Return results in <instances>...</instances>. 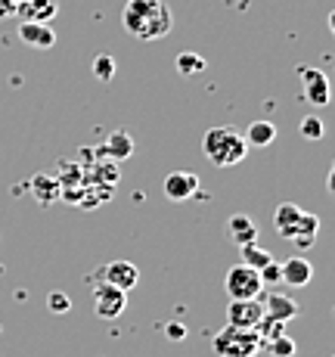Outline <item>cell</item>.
Wrapping results in <instances>:
<instances>
[{
  "label": "cell",
  "mask_w": 335,
  "mask_h": 357,
  "mask_svg": "<svg viewBox=\"0 0 335 357\" xmlns=\"http://www.w3.org/2000/svg\"><path fill=\"white\" fill-rule=\"evenodd\" d=\"M19 40H22V44H29V47H34V50H50V47L56 44V31H53L47 22L25 19V22L19 25Z\"/></svg>",
  "instance_id": "30bf717a"
},
{
  "label": "cell",
  "mask_w": 335,
  "mask_h": 357,
  "mask_svg": "<svg viewBox=\"0 0 335 357\" xmlns=\"http://www.w3.org/2000/svg\"><path fill=\"white\" fill-rule=\"evenodd\" d=\"M22 13L34 22H47V19L56 13V6H53V0H29V3L22 6Z\"/></svg>",
  "instance_id": "d6986e66"
},
{
  "label": "cell",
  "mask_w": 335,
  "mask_h": 357,
  "mask_svg": "<svg viewBox=\"0 0 335 357\" xmlns=\"http://www.w3.org/2000/svg\"><path fill=\"white\" fill-rule=\"evenodd\" d=\"M242 249V264H249V267H255V271H261L264 264H270L273 255L267 249H261L258 243H249V245H239Z\"/></svg>",
  "instance_id": "ac0fdd59"
},
{
  "label": "cell",
  "mask_w": 335,
  "mask_h": 357,
  "mask_svg": "<svg viewBox=\"0 0 335 357\" xmlns=\"http://www.w3.org/2000/svg\"><path fill=\"white\" fill-rule=\"evenodd\" d=\"M264 348H267V351H270L273 357H295V351H298L295 339H289V335H279V339L267 342Z\"/></svg>",
  "instance_id": "7402d4cb"
},
{
  "label": "cell",
  "mask_w": 335,
  "mask_h": 357,
  "mask_svg": "<svg viewBox=\"0 0 335 357\" xmlns=\"http://www.w3.org/2000/svg\"><path fill=\"white\" fill-rule=\"evenodd\" d=\"M93 72H97L100 81H112V75H115V59L106 56V53H100V56L93 59Z\"/></svg>",
  "instance_id": "603a6c76"
},
{
  "label": "cell",
  "mask_w": 335,
  "mask_h": 357,
  "mask_svg": "<svg viewBox=\"0 0 335 357\" xmlns=\"http://www.w3.org/2000/svg\"><path fill=\"white\" fill-rule=\"evenodd\" d=\"M313 280V264L302 255L295 258H286L283 261V283L292 286V289H302V286H307Z\"/></svg>",
  "instance_id": "8fae6325"
},
{
  "label": "cell",
  "mask_w": 335,
  "mask_h": 357,
  "mask_svg": "<svg viewBox=\"0 0 335 357\" xmlns=\"http://www.w3.org/2000/svg\"><path fill=\"white\" fill-rule=\"evenodd\" d=\"M224 289H227L230 298H258L264 289V283H261V273L255 271V267H249V264H233L227 271V280H224Z\"/></svg>",
  "instance_id": "277c9868"
},
{
  "label": "cell",
  "mask_w": 335,
  "mask_h": 357,
  "mask_svg": "<svg viewBox=\"0 0 335 357\" xmlns=\"http://www.w3.org/2000/svg\"><path fill=\"white\" fill-rule=\"evenodd\" d=\"M121 25L137 40H159L174 29V16H171L165 0H127L125 13H121Z\"/></svg>",
  "instance_id": "6da1fadb"
},
{
  "label": "cell",
  "mask_w": 335,
  "mask_h": 357,
  "mask_svg": "<svg viewBox=\"0 0 335 357\" xmlns=\"http://www.w3.org/2000/svg\"><path fill=\"white\" fill-rule=\"evenodd\" d=\"M227 230H230V236H233L236 245L258 243V227H255V221H251L249 215H233L230 218V224H227Z\"/></svg>",
  "instance_id": "e0dca14e"
},
{
  "label": "cell",
  "mask_w": 335,
  "mask_h": 357,
  "mask_svg": "<svg viewBox=\"0 0 335 357\" xmlns=\"http://www.w3.org/2000/svg\"><path fill=\"white\" fill-rule=\"evenodd\" d=\"M199 193V174L193 171H171L165 177V196L171 202H187Z\"/></svg>",
  "instance_id": "ba28073f"
},
{
  "label": "cell",
  "mask_w": 335,
  "mask_h": 357,
  "mask_svg": "<svg viewBox=\"0 0 335 357\" xmlns=\"http://www.w3.org/2000/svg\"><path fill=\"white\" fill-rule=\"evenodd\" d=\"M298 134H302L304 140H323V134H326L323 119H320V115H307V119H302V125H298Z\"/></svg>",
  "instance_id": "44dd1931"
},
{
  "label": "cell",
  "mask_w": 335,
  "mask_h": 357,
  "mask_svg": "<svg viewBox=\"0 0 335 357\" xmlns=\"http://www.w3.org/2000/svg\"><path fill=\"white\" fill-rule=\"evenodd\" d=\"M261 305H264V314H267V317H276V320H283V324L295 320L298 311H302L295 298H289V295H279V292H270L267 298L261 301Z\"/></svg>",
  "instance_id": "7c38bea8"
},
{
  "label": "cell",
  "mask_w": 335,
  "mask_h": 357,
  "mask_svg": "<svg viewBox=\"0 0 335 357\" xmlns=\"http://www.w3.org/2000/svg\"><path fill=\"white\" fill-rule=\"evenodd\" d=\"M249 146H255V149H264V146H270L273 140H276V125L267 119H255L249 125V130H245V137H242Z\"/></svg>",
  "instance_id": "5bb4252c"
},
{
  "label": "cell",
  "mask_w": 335,
  "mask_h": 357,
  "mask_svg": "<svg viewBox=\"0 0 335 357\" xmlns=\"http://www.w3.org/2000/svg\"><path fill=\"white\" fill-rule=\"evenodd\" d=\"M304 211L298 208L295 202H283L276 208V215H273V227H276V233L283 239H289L292 236V230H295V224H298V218H302Z\"/></svg>",
  "instance_id": "2e32d148"
},
{
  "label": "cell",
  "mask_w": 335,
  "mask_h": 357,
  "mask_svg": "<svg viewBox=\"0 0 335 357\" xmlns=\"http://www.w3.org/2000/svg\"><path fill=\"white\" fill-rule=\"evenodd\" d=\"M202 149L217 168H233L249 155V143L242 140V134L233 128H211L202 137Z\"/></svg>",
  "instance_id": "7a4b0ae2"
},
{
  "label": "cell",
  "mask_w": 335,
  "mask_h": 357,
  "mask_svg": "<svg viewBox=\"0 0 335 357\" xmlns=\"http://www.w3.org/2000/svg\"><path fill=\"white\" fill-rule=\"evenodd\" d=\"M93 295H97V301H93V307H97V317H102V320L121 317V311H125V305H127V292H121V289H115V286L100 283V280H97V286H93Z\"/></svg>",
  "instance_id": "8992f818"
},
{
  "label": "cell",
  "mask_w": 335,
  "mask_h": 357,
  "mask_svg": "<svg viewBox=\"0 0 335 357\" xmlns=\"http://www.w3.org/2000/svg\"><path fill=\"white\" fill-rule=\"evenodd\" d=\"M47 307H50L53 314H65V311H72V301H68L65 292H50L47 295Z\"/></svg>",
  "instance_id": "d4e9b609"
},
{
  "label": "cell",
  "mask_w": 335,
  "mask_h": 357,
  "mask_svg": "<svg viewBox=\"0 0 335 357\" xmlns=\"http://www.w3.org/2000/svg\"><path fill=\"white\" fill-rule=\"evenodd\" d=\"M258 273H261V283L264 286H267V283H283V264H279L276 258H273L270 264H264Z\"/></svg>",
  "instance_id": "cb8c5ba5"
},
{
  "label": "cell",
  "mask_w": 335,
  "mask_h": 357,
  "mask_svg": "<svg viewBox=\"0 0 335 357\" xmlns=\"http://www.w3.org/2000/svg\"><path fill=\"white\" fill-rule=\"evenodd\" d=\"M317 230H320V218L317 215H304L298 218V224H295V230H292V236H289V243H295L298 249H311L313 243H317Z\"/></svg>",
  "instance_id": "4fadbf2b"
},
{
  "label": "cell",
  "mask_w": 335,
  "mask_h": 357,
  "mask_svg": "<svg viewBox=\"0 0 335 357\" xmlns=\"http://www.w3.org/2000/svg\"><path fill=\"white\" fill-rule=\"evenodd\" d=\"M326 190H329V193H335V165H332L329 177H326Z\"/></svg>",
  "instance_id": "4316f807"
},
{
  "label": "cell",
  "mask_w": 335,
  "mask_h": 357,
  "mask_svg": "<svg viewBox=\"0 0 335 357\" xmlns=\"http://www.w3.org/2000/svg\"><path fill=\"white\" fill-rule=\"evenodd\" d=\"M174 66H177V72L183 75V78H187V75H199L202 68H205V59L199 56V53H180V56L174 59Z\"/></svg>",
  "instance_id": "ffe728a7"
},
{
  "label": "cell",
  "mask_w": 335,
  "mask_h": 357,
  "mask_svg": "<svg viewBox=\"0 0 335 357\" xmlns=\"http://www.w3.org/2000/svg\"><path fill=\"white\" fill-rule=\"evenodd\" d=\"M261 351V335L255 329H236L227 326L215 335V354L217 357H255Z\"/></svg>",
  "instance_id": "3957f363"
},
{
  "label": "cell",
  "mask_w": 335,
  "mask_h": 357,
  "mask_svg": "<svg viewBox=\"0 0 335 357\" xmlns=\"http://www.w3.org/2000/svg\"><path fill=\"white\" fill-rule=\"evenodd\" d=\"M102 155H109L112 162H121V159H127V155H134L131 134H125V130H115V134H109L106 143H102Z\"/></svg>",
  "instance_id": "9a60e30c"
},
{
  "label": "cell",
  "mask_w": 335,
  "mask_h": 357,
  "mask_svg": "<svg viewBox=\"0 0 335 357\" xmlns=\"http://www.w3.org/2000/svg\"><path fill=\"white\" fill-rule=\"evenodd\" d=\"M165 333H168L171 342H183V339H187V326H183L180 320H171V324L165 326Z\"/></svg>",
  "instance_id": "484cf974"
},
{
  "label": "cell",
  "mask_w": 335,
  "mask_h": 357,
  "mask_svg": "<svg viewBox=\"0 0 335 357\" xmlns=\"http://www.w3.org/2000/svg\"><path fill=\"white\" fill-rule=\"evenodd\" d=\"M264 317V305L258 298H230L227 307V326L236 329H255Z\"/></svg>",
  "instance_id": "5b68a950"
},
{
  "label": "cell",
  "mask_w": 335,
  "mask_h": 357,
  "mask_svg": "<svg viewBox=\"0 0 335 357\" xmlns=\"http://www.w3.org/2000/svg\"><path fill=\"white\" fill-rule=\"evenodd\" d=\"M97 280L115 286V289H121V292H131L134 286L140 283V271H137V264H131V261H112V264H106L100 271V277H93V283H97Z\"/></svg>",
  "instance_id": "52a82bcc"
},
{
  "label": "cell",
  "mask_w": 335,
  "mask_h": 357,
  "mask_svg": "<svg viewBox=\"0 0 335 357\" xmlns=\"http://www.w3.org/2000/svg\"><path fill=\"white\" fill-rule=\"evenodd\" d=\"M298 75H302V84H304V97L313 106H326L329 102V78L313 66H298Z\"/></svg>",
  "instance_id": "9c48e42d"
}]
</instances>
